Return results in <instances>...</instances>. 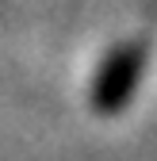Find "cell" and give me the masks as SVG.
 Here are the masks:
<instances>
[{"label": "cell", "mask_w": 157, "mask_h": 161, "mask_svg": "<svg viewBox=\"0 0 157 161\" xmlns=\"http://www.w3.org/2000/svg\"><path fill=\"white\" fill-rule=\"evenodd\" d=\"M142 73H146V42H123L115 54L104 58L100 73L92 80V108L100 115L123 111V104L138 88Z\"/></svg>", "instance_id": "cell-1"}]
</instances>
